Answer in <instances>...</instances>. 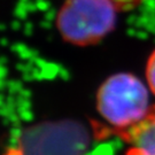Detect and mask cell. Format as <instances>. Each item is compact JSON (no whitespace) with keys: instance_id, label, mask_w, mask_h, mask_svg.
Segmentation results:
<instances>
[{"instance_id":"obj_1","label":"cell","mask_w":155,"mask_h":155,"mask_svg":"<svg viewBox=\"0 0 155 155\" xmlns=\"http://www.w3.org/2000/svg\"><path fill=\"white\" fill-rule=\"evenodd\" d=\"M150 91L143 81L130 72H116L105 79L95 97L97 111L118 136L137 125L148 115L153 104Z\"/></svg>"},{"instance_id":"obj_4","label":"cell","mask_w":155,"mask_h":155,"mask_svg":"<svg viewBox=\"0 0 155 155\" xmlns=\"http://www.w3.org/2000/svg\"><path fill=\"white\" fill-rule=\"evenodd\" d=\"M145 78H146V84L150 89V94L155 98V50L150 54L146 62Z\"/></svg>"},{"instance_id":"obj_5","label":"cell","mask_w":155,"mask_h":155,"mask_svg":"<svg viewBox=\"0 0 155 155\" xmlns=\"http://www.w3.org/2000/svg\"><path fill=\"white\" fill-rule=\"evenodd\" d=\"M118 11H129V9H133L139 5H141L145 0H111Z\"/></svg>"},{"instance_id":"obj_2","label":"cell","mask_w":155,"mask_h":155,"mask_svg":"<svg viewBox=\"0 0 155 155\" xmlns=\"http://www.w3.org/2000/svg\"><path fill=\"white\" fill-rule=\"evenodd\" d=\"M118 8L111 0H66L56 15V29L67 43H99L116 23Z\"/></svg>"},{"instance_id":"obj_3","label":"cell","mask_w":155,"mask_h":155,"mask_svg":"<svg viewBox=\"0 0 155 155\" xmlns=\"http://www.w3.org/2000/svg\"><path fill=\"white\" fill-rule=\"evenodd\" d=\"M118 137L127 144L124 155H155V105L143 121Z\"/></svg>"}]
</instances>
